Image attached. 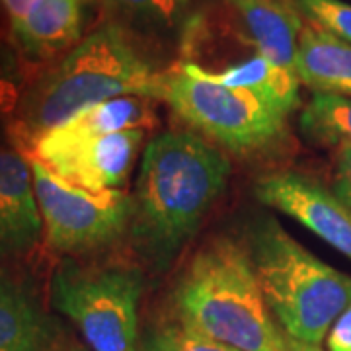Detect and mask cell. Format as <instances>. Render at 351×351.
Masks as SVG:
<instances>
[{
	"label": "cell",
	"instance_id": "19",
	"mask_svg": "<svg viewBox=\"0 0 351 351\" xmlns=\"http://www.w3.org/2000/svg\"><path fill=\"white\" fill-rule=\"evenodd\" d=\"M189 0H98L112 14L115 24L121 20L131 25L149 29H170L174 27L188 8Z\"/></svg>",
	"mask_w": 351,
	"mask_h": 351
},
{
	"label": "cell",
	"instance_id": "26",
	"mask_svg": "<svg viewBox=\"0 0 351 351\" xmlns=\"http://www.w3.org/2000/svg\"><path fill=\"white\" fill-rule=\"evenodd\" d=\"M73 351H82V350H73Z\"/></svg>",
	"mask_w": 351,
	"mask_h": 351
},
{
	"label": "cell",
	"instance_id": "1",
	"mask_svg": "<svg viewBox=\"0 0 351 351\" xmlns=\"http://www.w3.org/2000/svg\"><path fill=\"white\" fill-rule=\"evenodd\" d=\"M162 73L154 71L129 39L125 27L106 22L59 61L34 76L10 117L12 147L27 152L49 131L88 108L119 96L158 100Z\"/></svg>",
	"mask_w": 351,
	"mask_h": 351
},
{
	"label": "cell",
	"instance_id": "18",
	"mask_svg": "<svg viewBox=\"0 0 351 351\" xmlns=\"http://www.w3.org/2000/svg\"><path fill=\"white\" fill-rule=\"evenodd\" d=\"M38 69L16 47L10 27L0 29V121H10Z\"/></svg>",
	"mask_w": 351,
	"mask_h": 351
},
{
	"label": "cell",
	"instance_id": "22",
	"mask_svg": "<svg viewBox=\"0 0 351 351\" xmlns=\"http://www.w3.org/2000/svg\"><path fill=\"white\" fill-rule=\"evenodd\" d=\"M334 193L348 207H351V145H343L336 149Z\"/></svg>",
	"mask_w": 351,
	"mask_h": 351
},
{
	"label": "cell",
	"instance_id": "9",
	"mask_svg": "<svg viewBox=\"0 0 351 351\" xmlns=\"http://www.w3.org/2000/svg\"><path fill=\"white\" fill-rule=\"evenodd\" d=\"M256 197L351 260V207L320 182L299 172H277L256 184Z\"/></svg>",
	"mask_w": 351,
	"mask_h": 351
},
{
	"label": "cell",
	"instance_id": "25",
	"mask_svg": "<svg viewBox=\"0 0 351 351\" xmlns=\"http://www.w3.org/2000/svg\"><path fill=\"white\" fill-rule=\"evenodd\" d=\"M2 27H10V22H8V16L4 12V6H2V2H0V29Z\"/></svg>",
	"mask_w": 351,
	"mask_h": 351
},
{
	"label": "cell",
	"instance_id": "13",
	"mask_svg": "<svg viewBox=\"0 0 351 351\" xmlns=\"http://www.w3.org/2000/svg\"><path fill=\"white\" fill-rule=\"evenodd\" d=\"M248 29L252 45L267 61L297 73V53L302 34L301 10L295 0H232Z\"/></svg>",
	"mask_w": 351,
	"mask_h": 351
},
{
	"label": "cell",
	"instance_id": "3",
	"mask_svg": "<svg viewBox=\"0 0 351 351\" xmlns=\"http://www.w3.org/2000/svg\"><path fill=\"white\" fill-rule=\"evenodd\" d=\"M174 301L180 322L209 338L239 351H281L250 254L234 240H211L189 260Z\"/></svg>",
	"mask_w": 351,
	"mask_h": 351
},
{
	"label": "cell",
	"instance_id": "23",
	"mask_svg": "<svg viewBox=\"0 0 351 351\" xmlns=\"http://www.w3.org/2000/svg\"><path fill=\"white\" fill-rule=\"evenodd\" d=\"M2 6H4V12L8 16V22L10 27L18 25L25 18V14L32 10V6L38 2V0H0Z\"/></svg>",
	"mask_w": 351,
	"mask_h": 351
},
{
	"label": "cell",
	"instance_id": "8",
	"mask_svg": "<svg viewBox=\"0 0 351 351\" xmlns=\"http://www.w3.org/2000/svg\"><path fill=\"white\" fill-rule=\"evenodd\" d=\"M143 138L145 131L73 137L53 129L24 154L75 188L108 191L125 184Z\"/></svg>",
	"mask_w": 351,
	"mask_h": 351
},
{
	"label": "cell",
	"instance_id": "2",
	"mask_svg": "<svg viewBox=\"0 0 351 351\" xmlns=\"http://www.w3.org/2000/svg\"><path fill=\"white\" fill-rule=\"evenodd\" d=\"M228 176L225 154L195 133L168 131L147 145L131 228L152 262L166 265L193 237Z\"/></svg>",
	"mask_w": 351,
	"mask_h": 351
},
{
	"label": "cell",
	"instance_id": "11",
	"mask_svg": "<svg viewBox=\"0 0 351 351\" xmlns=\"http://www.w3.org/2000/svg\"><path fill=\"white\" fill-rule=\"evenodd\" d=\"M0 351H73L63 324L0 263Z\"/></svg>",
	"mask_w": 351,
	"mask_h": 351
},
{
	"label": "cell",
	"instance_id": "14",
	"mask_svg": "<svg viewBox=\"0 0 351 351\" xmlns=\"http://www.w3.org/2000/svg\"><path fill=\"white\" fill-rule=\"evenodd\" d=\"M295 69L314 92L351 98V45L311 22L302 27Z\"/></svg>",
	"mask_w": 351,
	"mask_h": 351
},
{
	"label": "cell",
	"instance_id": "10",
	"mask_svg": "<svg viewBox=\"0 0 351 351\" xmlns=\"http://www.w3.org/2000/svg\"><path fill=\"white\" fill-rule=\"evenodd\" d=\"M41 240L43 217L29 158L0 145V263L29 258Z\"/></svg>",
	"mask_w": 351,
	"mask_h": 351
},
{
	"label": "cell",
	"instance_id": "16",
	"mask_svg": "<svg viewBox=\"0 0 351 351\" xmlns=\"http://www.w3.org/2000/svg\"><path fill=\"white\" fill-rule=\"evenodd\" d=\"M154 100L145 96H119L96 104L57 127L73 137H100L121 131H145L156 125Z\"/></svg>",
	"mask_w": 351,
	"mask_h": 351
},
{
	"label": "cell",
	"instance_id": "7",
	"mask_svg": "<svg viewBox=\"0 0 351 351\" xmlns=\"http://www.w3.org/2000/svg\"><path fill=\"white\" fill-rule=\"evenodd\" d=\"M43 217V242L61 256H82L112 244L133 221V195L123 189L86 191L29 158Z\"/></svg>",
	"mask_w": 351,
	"mask_h": 351
},
{
	"label": "cell",
	"instance_id": "17",
	"mask_svg": "<svg viewBox=\"0 0 351 351\" xmlns=\"http://www.w3.org/2000/svg\"><path fill=\"white\" fill-rule=\"evenodd\" d=\"M301 131L320 147L351 145V98L314 92L301 113Z\"/></svg>",
	"mask_w": 351,
	"mask_h": 351
},
{
	"label": "cell",
	"instance_id": "12",
	"mask_svg": "<svg viewBox=\"0 0 351 351\" xmlns=\"http://www.w3.org/2000/svg\"><path fill=\"white\" fill-rule=\"evenodd\" d=\"M84 0H38L18 25L10 27L16 47L32 66L59 61L82 41Z\"/></svg>",
	"mask_w": 351,
	"mask_h": 351
},
{
	"label": "cell",
	"instance_id": "15",
	"mask_svg": "<svg viewBox=\"0 0 351 351\" xmlns=\"http://www.w3.org/2000/svg\"><path fill=\"white\" fill-rule=\"evenodd\" d=\"M199 71L207 78H211L223 86L248 90L285 117L295 112L299 106L301 80L297 73L279 69L258 51H254L250 57L226 64L221 71H205L201 66Z\"/></svg>",
	"mask_w": 351,
	"mask_h": 351
},
{
	"label": "cell",
	"instance_id": "6",
	"mask_svg": "<svg viewBox=\"0 0 351 351\" xmlns=\"http://www.w3.org/2000/svg\"><path fill=\"white\" fill-rule=\"evenodd\" d=\"M158 100L203 135L240 154L269 149L285 131V115L248 90L207 78L191 61L164 71Z\"/></svg>",
	"mask_w": 351,
	"mask_h": 351
},
{
	"label": "cell",
	"instance_id": "24",
	"mask_svg": "<svg viewBox=\"0 0 351 351\" xmlns=\"http://www.w3.org/2000/svg\"><path fill=\"white\" fill-rule=\"evenodd\" d=\"M281 351H324L320 350V346H314V343H306L301 339H295L287 336L283 332V341H281Z\"/></svg>",
	"mask_w": 351,
	"mask_h": 351
},
{
	"label": "cell",
	"instance_id": "27",
	"mask_svg": "<svg viewBox=\"0 0 351 351\" xmlns=\"http://www.w3.org/2000/svg\"><path fill=\"white\" fill-rule=\"evenodd\" d=\"M228 2H232V0H228Z\"/></svg>",
	"mask_w": 351,
	"mask_h": 351
},
{
	"label": "cell",
	"instance_id": "21",
	"mask_svg": "<svg viewBox=\"0 0 351 351\" xmlns=\"http://www.w3.org/2000/svg\"><path fill=\"white\" fill-rule=\"evenodd\" d=\"M308 22L351 45V4L343 0H295Z\"/></svg>",
	"mask_w": 351,
	"mask_h": 351
},
{
	"label": "cell",
	"instance_id": "20",
	"mask_svg": "<svg viewBox=\"0 0 351 351\" xmlns=\"http://www.w3.org/2000/svg\"><path fill=\"white\" fill-rule=\"evenodd\" d=\"M143 351H239L186 324H168L149 334Z\"/></svg>",
	"mask_w": 351,
	"mask_h": 351
},
{
	"label": "cell",
	"instance_id": "5",
	"mask_svg": "<svg viewBox=\"0 0 351 351\" xmlns=\"http://www.w3.org/2000/svg\"><path fill=\"white\" fill-rule=\"evenodd\" d=\"M143 274L131 265H80L64 260L49 297L92 351H137Z\"/></svg>",
	"mask_w": 351,
	"mask_h": 351
},
{
	"label": "cell",
	"instance_id": "4",
	"mask_svg": "<svg viewBox=\"0 0 351 351\" xmlns=\"http://www.w3.org/2000/svg\"><path fill=\"white\" fill-rule=\"evenodd\" d=\"M246 250L267 306L283 332L320 346L351 304V276L316 258L274 217L252 223Z\"/></svg>",
	"mask_w": 351,
	"mask_h": 351
}]
</instances>
